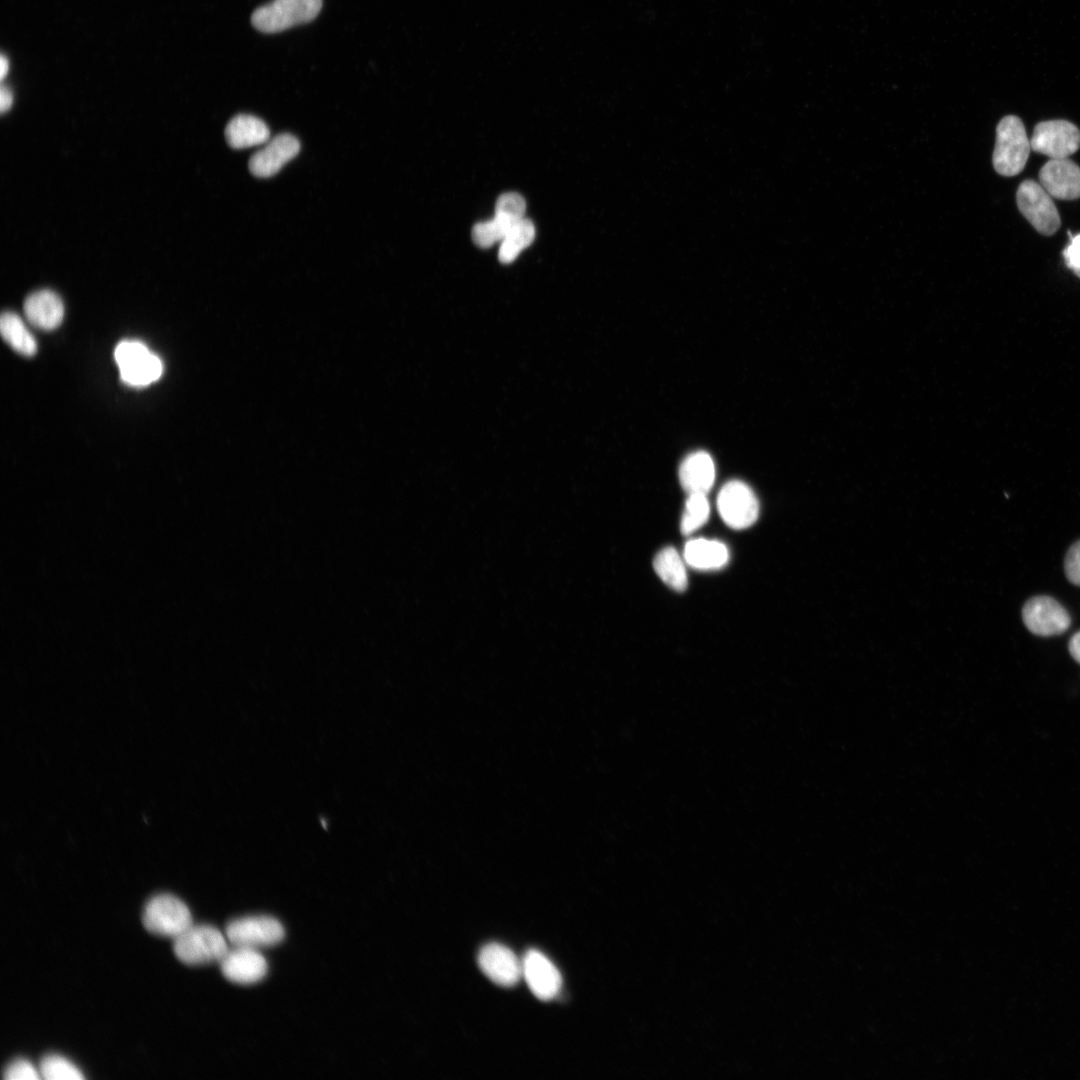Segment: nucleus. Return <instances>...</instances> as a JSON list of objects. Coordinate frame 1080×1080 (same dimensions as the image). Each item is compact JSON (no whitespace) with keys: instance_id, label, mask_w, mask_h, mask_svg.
I'll return each instance as SVG.
<instances>
[{"instance_id":"nucleus-1","label":"nucleus","mask_w":1080,"mask_h":1080,"mask_svg":"<svg viewBox=\"0 0 1080 1080\" xmlns=\"http://www.w3.org/2000/svg\"><path fill=\"white\" fill-rule=\"evenodd\" d=\"M173 940L175 956L187 965L220 962L230 949L226 935L208 924H192Z\"/></svg>"},{"instance_id":"nucleus-2","label":"nucleus","mask_w":1080,"mask_h":1080,"mask_svg":"<svg viewBox=\"0 0 1080 1080\" xmlns=\"http://www.w3.org/2000/svg\"><path fill=\"white\" fill-rule=\"evenodd\" d=\"M1031 151L1030 140L1021 119L1014 115L1002 118L996 128L993 166L1002 176H1015L1025 167Z\"/></svg>"},{"instance_id":"nucleus-3","label":"nucleus","mask_w":1080,"mask_h":1080,"mask_svg":"<svg viewBox=\"0 0 1080 1080\" xmlns=\"http://www.w3.org/2000/svg\"><path fill=\"white\" fill-rule=\"evenodd\" d=\"M322 0H273L252 13L251 23L264 33H276L316 18Z\"/></svg>"},{"instance_id":"nucleus-4","label":"nucleus","mask_w":1080,"mask_h":1080,"mask_svg":"<svg viewBox=\"0 0 1080 1080\" xmlns=\"http://www.w3.org/2000/svg\"><path fill=\"white\" fill-rule=\"evenodd\" d=\"M142 923L148 932L173 939L193 924L188 906L168 893L155 895L148 900Z\"/></svg>"},{"instance_id":"nucleus-5","label":"nucleus","mask_w":1080,"mask_h":1080,"mask_svg":"<svg viewBox=\"0 0 1080 1080\" xmlns=\"http://www.w3.org/2000/svg\"><path fill=\"white\" fill-rule=\"evenodd\" d=\"M114 357L122 381L130 386H147L162 375L161 359L137 340L121 341L115 348Z\"/></svg>"},{"instance_id":"nucleus-6","label":"nucleus","mask_w":1080,"mask_h":1080,"mask_svg":"<svg viewBox=\"0 0 1080 1080\" xmlns=\"http://www.w3.org/2000/svg\"><path fill=\"white\" fill-rule=\"evenodd\" d=\"M526 203L516 192H507L499 196L495 205L494 217L479 222L472 228V240L481 248H488L501 242L507 232L525 218Z\"/></svg>"},{"instance_id":"nucleus-7","label":"nucleus","mask_w":1080,"mask_h":1080,"mask_svg":"<svg viewBox=\"0 0 1080 1080\" xmlns=\"http://www.w3.org/2000/svg\"><path fill=\"white\" fill-rule=\"evenodd\" d=\"M1016 201L1022 215L1039 233L1050 236L1059 229L1061 220L1058 210L1040 183L1023 181L1018 187Z\"/></svg>"},{"instance_id":"nucleus-8","label":"nucleus","mask_w":1080,"mask_h":1080,"mask_svg":"<svg viewBox=\"0 0 1080 1080\" xmlns=\"http://www.w3.org/2000/svg\"><path fill=\"white\" fill-rule=\"evenodd\" d=\"M225 935L232 946L260 949L280 943L285 937V930L271 916H247L231 921Z\"/></svg>"},{"instance_id":"nucleus-9","label":"nucleus","mask_w":1080,"mask_h":1080,"mask_svg":"<svg viewBox=\"0 0 1080 1080\" xmlns=\"http://www.w3.org/2000/svg\"><path fill=\"white\" fill-rule=\"evenodd\" d=\"M1030 144L1051 159L1068 158L1080 148V130L1066 120L1043 121L1035 126Z\"/></svg>"},{"instance_id":"nucleus-10","label":"nucleus","mask_w":1080,"mask_h":1080,"mask_svg":"<svg viewBox=\"0 0 1080 1080\" xmlns=\"http://www.w3.org/2000/svg\"><path fill=\"white\" fill-rule=\"evenodd\" d=\"M717 507L723 521L734 529L751 526L759 514V503L754 492L738 480L727 482L721 488Z\"/></svg>"},{"instance_id":"nucleus-11","label":"nucleus","mask_w":1080,"mask_h":1080,"mask_svg":"<svg viewBox=\"0 0 1080 1080\" xmlns=\"http://www.w3.org/2000/svg\"><path fill=\"white\" fill-rule=\"evenodd\" d=\"M1022 619L1031 633L1043 637L1062 634L1071 624L1067 610L1045 595L1032 597L1024 604Z\"/></svg>"},{"instance_id":"nucleus-12","label":"nucleus","mask_w":1080,"mask_h":1080,"mask_svg":"<svg viewBox=\"0 0 1080 1080\" xmlns=\"http://www.w3.org/2000/svg\"><path fill=\"white\" fill-rule=\"evenodd\" d=\"M481 971L495 984L512 987L523 976L522 961L508 947L499 943L483 946L478 954Z\"/></svg>"},{"instance_id":"nucleus-13","label":"nucleus","mask_w":1080,"mask_h":1080,"mask_svg":"<svg viewBox=\"0 0 1080 1080\" xmlns=\"http://www.w3.org/2000/svg\"><path fill=\"white\" fill-rule=\"evenodd\" d=\"M220 970L230 982L249 985L261 981L268 964L258 949L233 946L220 960Z\"/></svg>"},{"instance_id":"nucleus-14","label":"nucleus","mask_w":1080,"mask_h":1080,"mask_svg":"<svg viewBox=\"0 0 1080 1080\" xmlns=\"http://www.w3.org/2000/svg\"><path fill=\"white\" fill-rule=\"evenodd\" d=\"M299 151L300 142L295 136L288 133L279 134L268 140L263 148L251 156L249 170L256 177H271Z\"/></svg>"},{"instance_id":"nucleus-15","label":"nucleus","mask_w":1080,"mask_h":1080,"mask_svg":"<svg viewBox=\"0 0 1080 1080\" xmlns=\"http://www.w3.org/2000/svg\"><path fill=\"white\" fill-rule=\"evenodd\" d=\"M522 968L528 987L538 999L549 1001L560 992L561 974L541 952L529 950L522 960Z\"/></svg>"},{"instance_id":"nucleus-16","label":"nucleus","mask_w":1080,"mask_h":1080,"mask_svg":"<svg viewBox=\"0 0 1080 1080\" xmlns=\"http://www.w3.org/2000/svg\"><path fill=\"white\" fill-rule=\"evenodd\" d=\"M1042 187L1053 198H1080V167L1068 158L1050 159L1039 171Z\"/></svg>"},{"instance_id":"nucleus-17","label":"nucleus","mask_w":1080,"mask_h":1080,"mask_svg":"<svg viewBox=\"0 0 1080 1080\" xmlns=\"http://www.w3.org/2000/svg\"><path fill=\"white\" fill-rule=\"evenodd\" d=\"M23 308L29 323L46 331L57 328L64 317V305L61 298L48 289L31 293L25 299Z\"/></svg>"},{"instance_id":"nucleus-18","label":"nucleus","mask_w":1080,"mask_h":1080,"mask_svg":"<svg viewBox=\"0 0 1080 1080\" xmlns=\"http://www.w3.org/2000/svg\"><path fill=\"white\" fill-rule=\"evenodd\" d=\"M679 478L688 494H706L715 479V467L711 456L704 451L688 455L680 466Z\"/></svg>"},{"instance_id":"nucleus-19","label":"nucleus","mask_w":1080,"mask_h":1080,"mask_svg":"<svg viewBox=\"0 0 1080 1080\" xmlns=\"http://www.w3.org/2000/svg\"><path fill=\"white\" fill-rule=\"evenodd\" d=\"M225 136L232 148L243 149L265 144L270 138V130L258 117L239 114L227 124Z\"/></svg>"},{"instance_id":"nucleus-20","label":"nucleus","mask_w":1080,"mask_h":1080,"mask_svg":"<svg viewBox=\"0 0 1080 1080\" xmlns=\"http://www.w3.org/2000/svg\"><path fill=\"white\" fill-rule=\"evenodd\" d=\"M729 558L727 547L716 540L693 539L684 547V559L691 567L711 570L723 567Z\"/></svg>"},{"instance_id":"nucleus-21","label":"nucleus","mask_w":1080,"mask_h":1080,"mask_svg":"<svg viewBox=\"0 0 1080 1080\" xmlns=\"http://www.w3.org/2000/svg\"><path fill=\"white\" fill-rule=\"evenodd\" d=\"M0 331L5 342L14 351L27 357L36 353V340L17 314L4 312L0 318Z\"/></svg>"},{"instance_id":"nucleus-22","label":"nucleus","mask_w":1080,"mask_h":1080,"mask_svg":"<svg viewBox=\"0 0 1080 1080\" xmlns=\"http://www.w3.org/2000/svg\"><path fill=\"white\" fill-rule=\"evenodd\" d=\"M655 572L670 588L682 592L687 587L685 565L673 547L663 548L653 561Z\"/></svg>"},{"instance_id":"nucleus-23","label":"nucleus","mask_w":1080,"mask_h":1080,"mask_svg":"<svg viewBox=\"0 0 1080 1080\" xmlns=\"http://www.w3.org/2000/svg\"><path fill=\"white\" fill-rule=\"evenodd\" d=\"M535 238V226L527 218L517 222L500 242L498 258L501 263L508 264L516 259L520 252L527 248Z\"/></svg>"},{"instance_id":"nucleus-24","label":"nucleus","mask_w":1080,"mask_h":1080,"mask_svg":"<svg viewBox=\"0 0 1080 1080\" xmlns=\"http://www.w3.org/2000/svg\"><path fill=\"white\" fill-rule=\"evenodd\" d=\"M40 1076L46 1080H82L81 1070L70 1060L58 1054L44 1056L39 1064Z\"/></svg>"},{"instance_id":"nucleus-25","label":"nucleus","mask_w":1080,"mask_h":1080,"mask_svg":"<svg viewBox=\"0 0 1080 1080\" xmlns=\"http://www.w3.org/2000/svg\"><path fill=\"white\" fill-rule=\"evenodd\" d=\"M709 513L710 506L706 494H688L681 520V532L689 535L699 529L707 521Z\"/></svg>"},{"instance_id":"nucleus-26","label":"nucleus","mask_w":1080,"mask_h":1080,"mask_svg":"<svg viewBox=\"0 0 1080 1080\" xmlns=\"http://www.w3.org/2000/svg\"><path fill=\"white\" fill-rule=\"evenodd\" d=\"M3 1077L6 1080H37L41 1078L39 1069L37 1070L31 1062L23 1058L10 1062L3 1071Z\"/></svg>"},{"instance_id":"nucleus-27","label":"nucleus","mask_w":1080,"mask_h":1080,"mask_svg":"<svg viewBox=\"0 0 1080 1080\" xmlns=\"http://www.w3.org/2000/svg\"><path fill=\"white\" fill-rule=\"evenodd\" d=\"M1064 571L1072 584L1080 586V540L1068 549L1064 560Z\"/></svg>"},{"instance_id":"nucleus-28","label":"nucleus","mask_w":1080,"mask_h":1080,"mask_svg":"<svg viewBox=\"0 0 1080 1080\" xmlns=\"http://www.w3.org/2000/svg\"><path fill=\"white\" fill-rule=\"evenodd\" d=\"M1070 237V244L1063 250L1062 255L1068 268L1080 278V234Z\"/></svg>"},{"instance_id":"nucleus-29","label":"nucleus","mask_w":1080,"mask_h":1080,"mask_svg":"<svg viewBox=\"0 0 1080 1080\" xmlns=\"http://www.w3.org/2000/svg\"><path fill=\"white\" fill-rule=\"evenodd\" d=\"M12 102H13V94H12L11 90L3 85L1 87V91H0V108H1V112L5 113L7 110H9L11 105H12Z\"/></svg>"},{"instance_id":"nucleus-30","label":"nucleus","mask_w":1080,"mask_h":1080,"mask_svg":"<svg viewBox=\"0 0 1080 1080\" xmlns=\"http://www.w3.org/2000/svg\"><path fill=\"white\" fill-rule=\"evenodd\" d=\"M1068 648L1072 658L1080 664V631L1071 637Z\"/></svg>"},{"instance_id":"nucleus-31","label":"nucleus","mask_w":1080,"mask_h":1080,"mask_svg":"<svg viewBox=\"0 0 1080 1080\" xmlns=\"http://www.w3.org/2000/svg\"><path fill=\"white\" fill-rule=\"evenodd\" d=\"M8 70H9V61L5 57V55H1V59H0V78H1V80H3L5 78V76L8 73Z\"/></svg>"}]
</instances>
